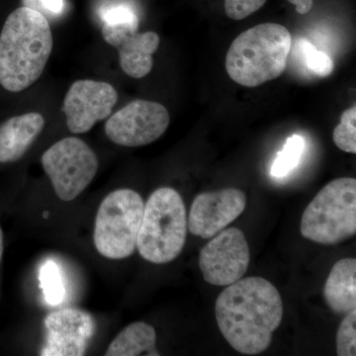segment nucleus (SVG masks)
I'll return each mask as SVG.
<instances>
[{
	"instance_id": "9d476101",
	"label": "nucleus",
	"mask_w": 356,
	"mask_h": 356,
	"mask_svg": "<svg viewBox=\"0 0 356 356\" xmlns=\"http://www.w3.org/2000/svg\"><path fill=\"white\" fill-rule=\"evenodd\" d=\"M118 100L116 89L103 81L83 79L70 86L64 100L63 111L70 132H88L96 122L104 120L112 113Z\"/></svg>"
},
{
	"instance_id": "39448f33",
	"label": "nucleus",
	"mask_w": 356,
	"mask_h": 356,
	"mask_svg": "<svg viewBox=\"0 0 356 356\" xmlns=\"http://www.w3.org/2000/svg\"><path fill=\"white\" fill-rule=\"evenodd\" d=\"M302 236L322 245H336L356 233V180L341 177L325 185L304 211Z\"/></svg>"
},
{
	"instance_id": "6ab92c4d",
	"label": "nucleus",
	"mask_w": 356,
	"mask_h": 356,
	"mask_svg": "<svg viewBox=\"0 0 356 356\" xmlns=\"http://www.w3.org/2000/svg\"><path fill=\"white\" fill-rule=\"evenodd\" d=\"M356 107L346 110L341 123L334 129L332 139L336 146L346 153H356Z\"/></svg>"
},
{
	"instance_id": "a878e982",
	"label": "nucleus",
	"mask_w": 356,
	"mask_h": 356,
	"mask_svg": "<svg viewBox=\"0 0 356 356\" xmlns=\"http://www.w3.org/2000/svg\"><path fill=\"white\" fill-rule=\"evenodd\" d=\"M2 255H3V234L0 228V262H1Z\"/></svg>"
},
{
	"instance_id": "2eb2a0df",
	"label": "nucleus",
	"mask_w": 356,
	"mask_h": 356,
	"mask_svg": "<svg viewBox=\"0 0 356 356\" xmlns=\"http://www.w3.org/2000/svg\"><path fill=\"white\" fill-rule=\"evenodd\" d=\"M325 303L339 315L356 310V259H343L332 266L324 288Z\"/></svg>"
},
{
	"instance_id": "1a4fd4ad",
	"label": "nucleus",
	"mask_w": 356,
	"mask_h": 356,
	"mask_svg": "<svg viewBox=\"0 0 356 356\" xmlns=\"http://www.w3.org/2000/svg\"><path fill=\"white\" fill-rule=\"evenodd\" d=\"M170 120V114L163 105L135 100L110 117L105 124V133L120 146H146L163 135Z\"/></svg>"
},
{
	"instance_id": "f257e3e1",
	"label": "nucleus",
	"mask_w": 356,
	"mask_h": 356,
	"mask_svg": "<svg viewBox=\"0 0 356 356\" xmlns=\"http://www.w3.org/2000/svg\"><path fill=\"white\" fill-rule=\"evenodd\" d=\"M218 327L229 346L245 355L264 353L283 318L280 293L261 277H248L229 285L218 296Z\"/></svg>"
},
{
	"instance_id": "412c9836",
	"label": "nucleus",
	"mask_w": 356,
	"mask_h": 356,
	"mask_svg": "<svg viewBox=\"0 0 356 356\" xmlns=\"http://www.w3.org/2000/svg\"><path fill=\"white\" fill-rule=\"evenodd\" d=\"M339 356L356 355V310L346 314L337 332Z\"/></svg>"
},
{
	"instance_id": "f03ea898",
	"label": "nucleus",
	"mask_w": 356,
	"mask_h": 356,
	"mask_svg": "<svg viewBox=\"0 0 356 356\" xmlns=\"http://www.w3.org/2000/svg\"><path fill=\"white\" fill-rule=\"evenodd\" d=\"M53 50L50 24L43 14L22 6L7 17L0 33V84L20 92L38 81Z\"/></svg>"
},
{
	"instance_id": "6e6552de",
	"label": "nucleus",
	"mask_w": 356,
	"mask_h": 356,
	"mask_svg": "<svg viewBox=\"0 0 356 356\" xmlns=\"http://www.w3.org/2000/svg\"><path fill=\"white\" fill-rule=\"evenodd\" d=\"M247 238L241 229H222L200 250L199 266L204 280L214 286H229L242 280L250 266Z\"/></svg>"
},
{
	"instance_id": "9b49d317",
	"label": "nucleus",
	"mask_w": 356,
	"mask_h": 356,
	"mask_svg": "<svg viewBox=\"0 0 356 356\" xmlns=\"http://www.w3.org/2000/svg\"><path fill=\"white\" fill-rule=\"evenodd\" d=\"M247 196L236 188L199 194L192 203L187 228L192 235L210 238L242 215Z\"/></svg>"
},
{
	"instance_id": "423d86ee",
	"label": "nucleus",
	"mask_w": 356,
	"mask_h": 356,
	"mask_svg": "<svg viewBox=\"0 0 356 356\" xmlns=\"http://www.w3.org/2000/svg\"><path fill=\"white\" fill-rule=\"evenodd\" d=\"M145 203L138 192L118 189L108 194L97 211L95 245L102 257L123 259L137 248Z\"/></svg>"
},
{
	"instance_id": "aec40b11",
	"label": "nucleus",
	"mask_w": 356,
	"mask_h": 356,
	"mask_svg": "<svg viewBox=\"0 0 356 356\" xmlns=\"http://www.w3.org/2000/svg\"><path fill=\"white\" fill-rule=\"evenodd\" d=\"M41 286L48 303L56 306L64 299L65 290L58 267L55 262L49 261L44 264L40 273Z\"/></svg>"
},
{
	"instance_id": "5701e85b",
	"label": "nucleus",
	"mask_w": 356,
	"mask_h": 356,
	"mask_svg": "<svg viewBox=\"0 0 356 356\" xmlns=\"http://www.w3.org/2000/svg\"><path fill=\"white\" fill-rule=\"evenodd\" d=\"M266 0H225V13L233 20H242L257 13Z\"/></svg>"
},
{
	"instance_id": "f8f14e48",
	"label": "nucleus",
	"mask_w": 356,
	"mask_h": 356,
	"mask_svg": "<svg viewBox=\"0 0 356 356\" xmlns=\"http://www.w3.org/2000/svg\"><path fill=\"white\" fill-rule=\"evenodd\" d=\"M46 344L42 356H81L95 331V323L88 312L67 308L49 314L44 321Z\"/></svg>"
},
{
	"instance_id": "0eeeda50",
	"label": "nucleus",
	"mask_w": 356,
	"mask_h": 356,
	"mask_svg": "<svg viewBox=\"0 0 356 356\" xmlns=\"http://www.w3.org/2000/svg\"><path fill=\"white\" fill-rule=\"evenodd\" d=\"M41 161L58 197L67 202L86 191L98 170L95 152L74 137L58 140L44 152Z\"/></svg>"
},
{
	"instance_id": "b1692460",
	"label": "nucleus",
	"mask_w": 356,
	"mask_h": 356,
	"mask_svg": "<svg viewBox=\"0 0 356 356\" xmlns=\"http://www.w3.org/2000/svg\"><path fill=\"white\" fill-rule=\"evenodd\" d=\"M24 6L46 15L58 16L65 10V0H23Z\"/></svg>"
},
{
	"instance_id": "393cba45",
	"label": "nucleus",
	"mask_w": 356,
	"mask_h": 356,
	"mask_svg": "<svg viewBox=\"0 0 356 356\" xmlns=\"http://www.w3.org/2000/svg\"><path fill=\"white\" fill-rule=\"evenodd\" d=\"M288 1L296 6V11L299 14L310 13L314 3V0H288Z\"/></svg>"
},
{
	"instance_id": "dca6fc26",
	"label": "nucleus",
	"mask_w": 356,
	"mask_h": 356,
	"mask_svg": "<svg viewBox=\"0 0 356 356\" xmlns=\"http://www.w3.org/2000/svg\"><path fill=\"white\" fill-rule=\"evenodd\" d=\"M154 327L145 322L133 323L110 343L107 356H159Z\"/></svg>"
},
{
	"instance_id": "4468645a",
	"label": "nucleus",
	"mask_w": 356,
	"mask_h": 356,
	"mask_svg": "<svg viewBox=\"0 0 356 356\" xmlns=\"http://www.w3.org/2000/svg\"><path fill=\"white\" fill-rule=\"evenodd\" d=\"M44 119L37 112L13 117L0 125V163H13L24 156L43 131Z\"/></svg>"
},
{
	"instance_id": "4be33fe9",
	"label": "nucleus",
	"mask_w": 356,
	"mask_h": 356,
	"mask_svg": "<svg viewBox=\"0 0 356 356\" xmlns=\"http://www.w3.org/2000/svg\"><path fill=\"white\" fill-rule=\"evenodd\" d=\"M103 23L107 24H123L135 23L139 24V18L132 7L126 3H110L103 6L100 10Z\"/></svg>"
},
{
	"instance_id": "a211bd4d",
	"label": "nucleus",
	"mask_w": 356,
	"mask_h": 356,
	"mask_svg": "<svg viewBox=\"0 0 356 356\" xmlns=\"http://www.w3.org/2000/svg\"><path fill=\"white\" fill-rule=\"evenodd\" d=\"M301 64L311 74L320 77L329 76L334 69V62L324 51H318L308 40L300 38L295 44Z\"/></svg>"
},
{
	"instance_id": "f3484780",
	"label": "nucleus",
	"mask_w": 356,
	"mask_h": 356,
	"mask_svg": "<svg viewBox=\"0 0 356 356\" xmlns=\"http://www.w3.org/2000/svg\"><path fill=\"white\" fill-rule=\"evenodd\" d=\"M305 140L299 135L288 138L282 151L278 153L271 166L273 177L284 178L297 168L305 151Z\"/></svg>"
},
{
	"instance_id": "ddd939ff",
	"label": "nucleus",
	"mask_w": 356,
	"mask_h": 356,
	"mask_svg": "<svg viewBox=\"0 0 356 356\" xmlns=\"http://www.w3.org/2000/svg\"><path fill=\"white\" fill-rule=\"evenodd\" d=\"M139 24L103 23L102 37L106 43L118 50L122 70L134 79H142L153 69V55L158 50L156 33L138 32Z\"/></svg>"
},
{
	"instance_id": "7ed1b4c3",
	"label": "nucleus",
	"mask_w": 356,
	"mask_h": 356,
	"mask_svg": "<svg viewBox=\"0 0 356 356\" xmlns=\"http://www.w3.org/2000/svg\"><path fill=\"white\" fill-rule=\"evenodd\" d=\"M291 47V34L284 26H254L238 35L229 47L227 72L236 83L257 88L284 72Z\"/></svg>"
},
{
	"instance_id": "20e7f679",
	"label": "nucleus",
	"mask_w": 356,
	"mask_h": 356,
	"mask_svg": "<svg viewBox=\"0 0 356 356\" xmlns=\"http://www.w3.org/2000/svg\"><path fill=\"white\" fill-rule=\"evenodd\" d=\"M186 236V209L180 194L170 187L154 191L145 204L140 222V257L152 264H168L181 254Z\"/></svg>"
}]
</instances>
